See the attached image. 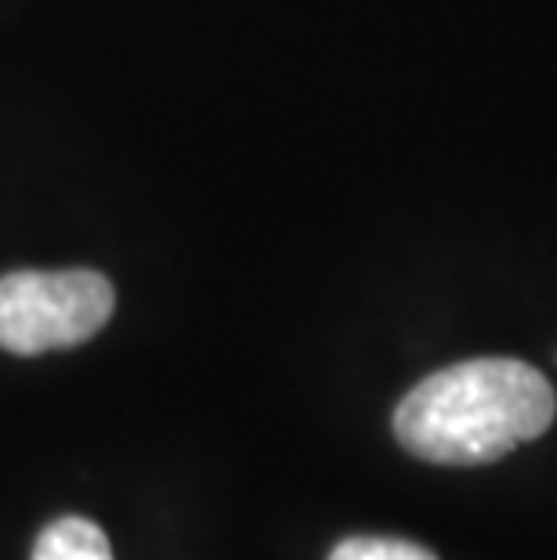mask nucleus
I'll use <instances>...</instances> for the list:
<instances>
[{
	"label": "nucleus",
	"mask_w": 557,
	"mask_h": 560,
	"mask_svg": "<svg viewBox=\"0 0 557 560\" xmlns=\"http://www.w3.org/2000/svg\"><path fill=\"white\" fill-rule=\"evenodd\" d=\"M557 416L550 380L518 359H471L420 380L395 409L398 445L438 467H481L536 441Z\"/></svg>",
	"instance_id": "nucleus-1"
},
{
	"label": "nucleus",
	"mask_w": 557,
	"mask_h": 560,
	"mask_svg": "<svg viewBox=\"0 0 557 560\" xmlns=\"http://www.w3.org/2000/svg\"><path fill=\"white\" fill-rule=\"evenodd\" d=\"M113 282L98 271H11L0 279V348L26 359L77 348L113 318Z\"/></svg>",
	"instance_id": "nucleus-2"
},
{
	"label": "nucleus",
	"mask_w": 557,
	"mask_h": 560,
	"mask_svg": "<svg viewBox=\"0 0 557 560\" xmlns=\"http://www.w3.org/2000/svg\"><path fill=\"white\" fill-rule=\"evenodd\" d=\"M33 560H113L109 539L88 517H58L40 532Z\"/></svg>",
	"instance_id": "nucleus-3"
},
{
	"label": "nucleus",
	"mask_w": 557,
	"mask_h": 560,
	"mask_svg": "<svg viewBox=\"0 0 557 560\" xmlns=\"http://www.w3.org/2000/svg\"><path fill=\"white\" fill-rule=\"evenodd\" d=\"M329 560H438V557L406 539H370V535H359V539L337 542Z\"/></svg>",
	"instance_id": "nucleus-4"
}]
</instances>
